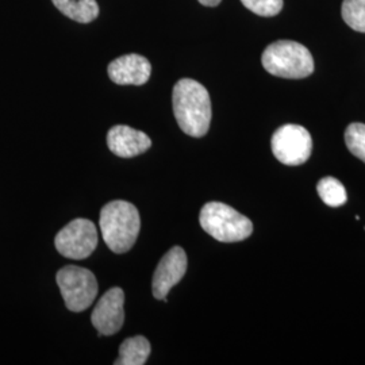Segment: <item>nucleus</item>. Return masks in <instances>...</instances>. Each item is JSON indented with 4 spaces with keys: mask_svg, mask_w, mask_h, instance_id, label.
Masks as SVG:
<instances>
[{
    "mask_svg": "<svg viewBox=\"0 0 365 365\" xmlns=\"http://www.w3.org/2000/svg\"><path fill=\"white\" fill-rule=\"evenodd\" d=\"M175 118L185 134L203 137L207 134L211 122V99L209 91L196 80L182 78L176 83L172 93Z\"/></svg>",
    "mask_w": 365,
    "mask_h": 365,
    "instance_id": "obj_1",
    "label": "nucleus"
},
{
    "mask_svg": "<svg viewBox=\"0 0 365 365\" xmlns=\"http://www.w3.org/2000/svg\"><path fill=\"white\" fill-rule=\"evenodd\" d=\"M99 222L103 241L114 253H126L133 248L141 227L134 205L125 200L110 202L101 211Z\"/></svg>",
    "mask_w": 365,
    "mask_h": 365,
    "instance_id": "obj_2",
    "label": "nucleus"
},
{
    "mask_svg": "<svg viewBox=\"0 0 365 365\" xmlns=\"http://www.w3.org/2000/svg\"><path fill=\"white\" fill-rule=\"evenodd\" d=\"M265 71L283 78H304L314 72V58L310 51L295 41H276L261 57Z\"/></svg>",
    "mask_w": 365,
    "mask_h": 365,
    "instance_id": "obj_3",
    "label": "nucleus"
},
{
    "mask_svg": "<svg viewBox=\"0 0 365 365\" xmlns=\"http://www.w3.org/2000/svg\"><path fill=\"white\" fill-rule=\"evenodd\" d=\"M199 222L207 235L221 242L244 241L253 233V223L249 218L220 202L205 205Z\"/></svg>",
    "mask_w": 365,
    "mask_h": 365,
    "instance_id": "obj_4",
    "label": "nucleus"
},
{
    "mask_svg": "<svg viewBox=\"0 0 365 365\" xmlns=\"http://www.w3.org/2000/svg\"><path fill=\"white\" fill-rule=\"evenodd\" d=\"M57 284L66 302V309L80 313L87 310L98 295V282L91 271L68 265L57 272Z\"/></svg>",
    "mask_w": 365,
    "mask_h": 365,
    "instance_id": "obj_5",
    "label": "nucleus"
},
{
    "mask_svg": "<svg viewBox=\"0 0 365 365\" xmlns=\"http://www.w3.org/2000/svg\"><path fill=\"white\" fill-rule=\"evenodd\" d=\"M274 156L284 165L306 163L313 150L310 133L299 125H284L274 131L271 140Z\"/></svg>",
    "mask_w": 365,
    "mask_h": 365,
    "instance_id": "obj_6",
    "label": "nucleus"
},
{
    "mask_svg": "<svg viewBox=\"0 0 365 365\" xmlns=\"http://www.w3.org/2000/svg\"><path fill=\"white\" fill-rule=\"evenodd\" d=\"M54 244L64 257L72 260L87 259L98 245L96 226L90 220L78 218L57 233Z\"/></svg>",
    "mask_w": 365,
    "mask_h": 365,
    "instance_id": "obj_7",
    "label": "nucleus"
},
{
    "mask_svg": "<svg viewBox=\"0 0 365 365\" xmlns=\"http://www.w3.org/2000/svg\"><path fill=\"white\" fill-rule=\"evenodd\" d=\"M125 292L122 288L108 289L96 303L91 322L99 336H113L120 330L125 321Z\"/></svg>",
    "mask_w": 365,
    "mask_h": 365,
    "instance_id": "obj_8",
    "label": "nucleus"
},
{
    "mask_svg": "<svg viewBox=\"0 0 365 365\" xmlns=\"http://www.w3.org/2000/svg\"><path fill=\"white\" fill-rule=\"evenodd\" d=\"M187 271V255L180 247H173L165 253L157 265L153 274V297L167 302V295L175 287Z\"/></svg>",
    "mask_w": 365,
    "mask_h": 365,
    "instance_id": "obj_9",
    "label": "nucleus"
},
{
    "mask_svg": "<svg viewBox=\"0 0 365 365\" xmlns=\"http://www.w3.org/2000/svg\"><path fill=\"white\" fill-rule=\"evenodd\" d=\"M107 72L119 86H143L150 78L152 66L140 54H126L111 61Z\"/></svg>",
    "mask_w": 365,
    "mask_h": 365,
    "instance_id": "obj_10",
    "label": "nucleus"
},
{
    "mask_svg": "<svg viewBox=\"0 0 365 365\" xmlns=\"http://www.w3.org/2000/svg\"><path fill=\"white\" fill-rule=\"evenodd\" d=\"M107 145L115 156L130 158L143 155L152 146V141L143 131L135 130L130 126L117 125L108 131Z\"/></svg>",
    "mask_w": 365,
    "mask_h": 365,
    "instance_id": "obj_11",
    "label": "nucleus"
},
{
    "mask_svg": "<svg viewBox=\"0 0 365 365\" xmlns=\"http://www.w3.org/2000/svg\"><path fill=\"white\" fill-rule=\"evenodd\" d=\"M150 354V344L143 336L125 339L119 346L115 365H144Z\"/></svg>",
    "mask_w": 365,
    "mask_h": 365,
    "instance_id": "obj_12",
    "label": "nucleus"
},
{
    "mask_svg": "<svg viewBox=\"0 0 365 365\" xmlns=\"http://www.w3.org/2000/svg\"><path fill=\"white\" fill-rule=\"evenodd\" d=\"M52 1L61 13L80 24H90L99 15V6L96 0H52Z\"/></svg>",
    "mask_w": 365,
    "mask_h": 365,
    "instance_id": "obj_13",
    "label": "nucleus"
},
{
    "mask_svg": "<svg viewBox=\"0 0 365 365\" xmlns=\"http://www.w3.org/2000/svg\"><path fill=\"white\" fill-rule=\"evenodd\" d=\"M318 194L321 196V199L324 200V203L330 206V207H339L344 206L348 200L346 191L344 184L334 179V178H325L317 185Z\"/></svg>",
    "mask_w": 365,
    "mask_h": 365,
    "instance_id": "obj_14",
    "label": "nucleus"
},
{
    "mask_svg": "<svg viewBox=\"0 0 365 365\" xmlns=\"http://www.w3.org/2000/svg\"><path fill=\"white\" fill-rule=\"evenodd\" d=\"M341 14L348 26L365 33V0H344Z\"/></svg>",
    "mask_w": 365,
    "mask_h": 365,
    "instance_id": "obj_15",
    "label": "nucleus"
},
{
    "mask_svg": "<svg viewBox=\"0 0 365 365\" xmlns=\"http://www.w3.org/2000/svg\"><path fill=\"white\" fill-rule=\"evenodd\" d=\"M345 143L349 152L365 163L364 123H351L345 131Z\"/></svg>",
    "mask_w": 365,
    "mask_h": 365,
    "instance_id": "obj_16",
    "label": "nucleus"
},
{
    "mask_svg": "<svg viewBox=\"0 0 365 365\" xmlns=\"http://www.w3.org/2000/svg\"><path fill=\"white\" fill-rule=\"evenodd\" d=\"M241 3L260 16H274L283 9V0H241Z\"/></svg>",
    "mask_w": 365,
    "mask_h": 365,
    "instance_id": "obj_17",
    "label": "nucleus"
},
{
    "mask_svg": "<svg viewBox=\"0 0 365 365\" xmlns=\"http://www.w3.org/2000/svg\"><path fill=\"white\" fill-rule=\"evenodd\" d=\"M197 1L206 7H215L221 3V0H197Z\"/></svg>",
    "mask_w": 365,
    "mask_h": 365,
    "instance_id": "obj_18",
    "label": "nucleus"
}]
</instances>
